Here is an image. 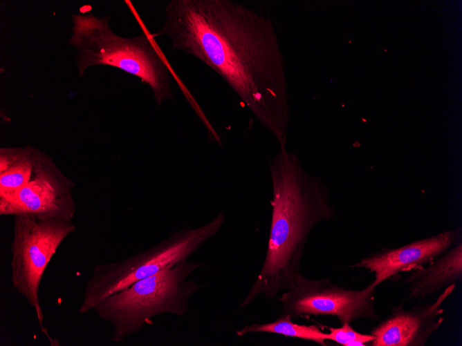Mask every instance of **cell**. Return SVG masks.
I'll return each instance as SVG.
<instances>
[{"instance_id":"6da1fadb","label":"cell","mask_w":462,"mask_h":346,"mask_svg":"<svg viewBox=\"0 0 462 346\" xmlns=\"http://www.w3.org/2000/svg\"><path fill=\"white\" fill-rule=\"evenodd\" d=\"M154 37L201 61L232 88L280 147L290 119L285 61L271 19L232 0H171Z\"/></svg>"},{"instance_id":"7a4b0ae2","label":"cell","mask_w":462,"mask_h":346,"mask_svg":"<svg viewBox=\"0 0 462 346\" xmlns=\"http://www.w3.org/2000/svg\"><path fill=\"white\" fill-rule=\"evenodd\" d=\"M269 168L272 198L266 253L255 282L238 309L260 295L272 299L286 290L300 273L310 232L317 223L335 215L327 187L303 169L295 153L280 147Z\"/></svg>"},{"instance_id":"3957f363","label":"cell","mask_w":462,"mask_h":346,"mask_svg":"<svg viewBox=\"0 0 462 346\" xmlns=\"http://www.w3.org/2000/svg\"><path fill=\"white\" fill-rule=\"evenodd\" d=\"M125 3L143 30L138 36L124 37L115 33L109 16L96 17L92 13L71 15L72 35L68 44L77 51L75 57L79 75L93 66L118 68L147 84L157 105L160 106L166 100H173L171 77L176 75L131 3Z\"/></svg>"},{"instance_id":"277c9868","label":"cell","mask_w":462,"mask_h":346,"mask_svg":"<svg viewBox=\"0 0 462 346\" xmlns=\"http://www.w3.org/2000/svg\"><path fill=\"white\" fill-rule=\"evenodd\" d=\"M201 262L183 260L139 280L100 301L93 311L112 328L111 341L120 343L162 314L183 318L192 295L203 286L188 279Z\"/></svg>"},{"instance_id":"5b68a950","label":"cell","mask_w":462,"mask_h":346,"mask_svg":"<svg viewBox=\"0 0 462 346\" xmlns=\"http://www.w3.org/2000/svg\"><path fill=\"white\" fill-rule=\"evenodd\" d=\"M225 217L219 213L196 228L185 227L150 248L123 260L95 264L86 282L78 312L86 314L107 296L164 268L188 260L221 229Z\"/></svg>"},{"instance_id":"8992f818","label":"cell","mask_w":462,"mask_h":346,"mask_svg":"<svg viewBox=\"0 0 462 346\" xmlns=\"http://www.w3.org/2000/svg\"><path fill=\"white\" fill-rule=\"evenodd\" d=\"M11 282L33 309L42 328L44 315L39 289L44 271L62 242L76 229L72 219L30 213L13 215Z\"/></svg>"},{"instance_id":"52a82bcc","label":"cell","mask_w":462,"mask_h":346,"mask_svg":"<svg viewBox=\"0 0 462 346\" xmlns=\"http://www.w3.org/2000/svg\"><path fill=\"white\" fill-rule=\"evenodd\" d=\"M376 287L362 289L340 287L329 278L311 279L299 273L279 298L281 314L292 319L333 316L341 324L369 319L380 320L375 307Z\"/></svg>"},{"instance_id":"ba28073f","label":"cell","mask_w":462,"mask_h":346,"mask_svg":"<svg viewBox=\"0 0 462 346\" xmlns=\"http://www.w3.org/2000/svg\"><path fill=\"white\" fill-rule=\"evenodd\" d=\"M73 181L66 177L52 158L40 151L33 175L17 193L0 198V214L30 213L62 219H72L76 205L73 196Z\"/></svg>"},{"instance_id":"9c48e42d","label":"cell","mask_w":462,"mask_h":346,"mask_svg":"<svg viewBox=\"0 0 462 346\" xmlns=\"http://www.w3.org/2000/svg\"><path fill=\"white\" fill-rule=\"evenodd\" d=\"M456 284L445 287L432 302L410 309L394 307L386 318L371 330L375 338L371 346H423L438 329L444 318L443 305L452 294Z\"/></svg>"},{"instance_id":"30bf717a","label":"cell","mask_w":462,"mask_h":346,"mask_svg":"<svg viewBox=\"0 0 462 346\" xmlns=\"http://www.w3.org/2000/svg\"><path fill=\"white\" fill-rule=\"evenodd\" d=\"M461 240V228L448 230L395 249H383L350 266L374 274L377 287L400 272L411 271L440 257Z\"/></svg>"},{"instance_id":"8fae6325","label":"cell","mask_w":462,"mask_h":346,"mask_svg":"<svg viewBox=\"0 0 462 346\" xmlns=\"http://www.w3.org/2000/svg\"><path fill=\"white\" fill-rule=\"evenodd\" d=\"M462 278V242L429 263L411 271L405 278L407 300H419L456 284Z\"/></svg>"},{"instance_id":"7c38bea8","label":"cell","mask_w":462,"mask_h":346,"mask_svg":"<svg viewBox=\"0 0 462 346\" xmlns=\"http://www.w3.org/2000/svg\"><path fill=\"white\" fill-rule=\"evenodd\" d=\"M39 151L31 145L0 148V198L17 193L28 183Z\"/></svg>"},{"instance_id":"4fadbf2b","label":"cell","mask_w":462,"mask_h":346,"mask_svg":"<svg viewBox=\"0 0 462 346\" xmlns=\"http://www.w3.org/2000/svg\"><path fill=\"white\" fill-rule=\"evenodd\" d=\"M292 320L290 316L280 314L272 322L245 325L236 331V334L243 337L251 333H270L312 341L322 346L326 345L327 333L323 332L319 326L300 325Z\"/></svg>"},{"instance_id":"5bb4252c","label":"cell","mask_w":462,"mask_h":346,"mask_svg":"<svg viewBox=\"0 0 462 346\" xmlns=\"http://www.w3.org/2000/svg\"><path fill=\"white\" fill-rule=\"evenodd\" d=\"M327 340L342 346H365L370 345L375 337L371 334L355 331L349 323L341 324L340 327H329Z\"/></svg>"}]
</instances>
